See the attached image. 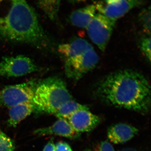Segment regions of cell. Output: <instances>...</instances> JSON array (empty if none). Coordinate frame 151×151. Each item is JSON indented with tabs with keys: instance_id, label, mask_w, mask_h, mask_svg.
Returning <instances> with one entry per match:
<instances>
[{
	"instance_id": "cell-1",
	"label": "cell",
	"mask_w": 151,
	"mask_h": 151,
	"mask_svg": "<svg viewBox=\"0 0 151 151\" xmlns=\"http://www.w3.org/2000/svg\"><path fill=\"white\" fill-rule=\"evenodd\" d=\"M94 95L103 103L142 113L148 111L151 86L142 73L123 69L106 76L97 82Z\"/></svg>"
},
{
	"instance_id": "cell-2",
	"label": "cell",
	"mask_w": 151,
	"mask_h": 151,
	"mask_svg": "<svg viewBox=\"0 0 151 151\" xmlns=\"http://www.w3.org/2000/svg\"><path fill=\"white\" fill-rule=\"evenodd\" d=\"M0 37L39 49L47 48L51 44L26 0H0Z\"/></svg>"
},
{
	"instance_id": "cell-3",
	"label": "cell",
	"mask_w": 151,
	"mask_h": 151,
	"mask_svg": "<svg viewBox=\"0 0 151 151\" xmlns=\"http://www.w3.org/2000/svg\"><path fill=\"white\" fill-rule=\"evenodd\" d=\"M72 100L62 79L54 76L37 83L32 103L39 112L54 114L64 103Z\"/></svg>"
},
{
	"instance_id": "cell-4",
	"label": "cell",
	"mask_w": 151,
	"mask_h": 151,
	"mask_svg": "<svg viewBox=\"0 0 151 151\" xmlns=\"http://www.w3.org/2000/svg\"><path fill=\"white\" fill-rule=\"evenodd\" d=\"M116 21L102 14H96L86 29L92 42L101 51H105L113 33Z\"/></svg>"
},
{
	"instance_id": "cell-5",
	"label": "cell",
	"mask_w": 151,
	"mask_h": 151,
	"mask_svg": "<svg viewBox=\"0 0 151 151\" xmlns=\"http://www.w3.org/2000/svg\"><path fill=\"white\" fill-rule=\"evenodd\" d=\"M35 80L6 86L0 91V104L10 108L25 102H32L36 86Z\"/></svg>"
},
{
	"instance_id": "cell-6",
	"label": "cell",
	"mask_w": 151,
	"mask_h": 151,
	"mask_svg": "<svg viewBox=\"0 0 151 151\" xmlns=\"http://www.w3.org/2000/svg\"><path fill=\"white\" fill-rule=\"evenodd\" d=\"M38 70L34 61L25 55L4 57L0 62V76L4 77H19Z\"/></svg>"
},
{
	"instance_id": "cell-7",
	"label": "cell",
	"mask_w": 151,
	"mask_h": 151,
	"mask_svg": "<svg viewBox=\"0 0 151 151\" xmlns=\"http://www.w3.org/2000/svg\"><path fill=\"white\" fill-rule=\"evenodd\" d=\"M99 60L98 54L90 44L84 54L72 62L64 64L65 74L71 80L78 81L94 69Z\"/></svg>"
},
{
	"instance_id": "cell-8",
	"label": "cell",
	"mask_w": 151,
	"mask_h": 151,
	"mask_svg": "<svg viewBox=\"0 0 151 151\" xmlns=\"http://www.w3.org/2000/svg\"><path fill=\"white\" fill-rule=\"evenodd\" d=\"M144 3V0H100L94 4L99 13L116 21Z\"/></svg>"
},
{
	"instance_id": "cell-9",
	"label": "cell",
	"mask_w": 151,
	"mask_h": 151,
	"mask_svg": "<svg viewBox=\"0 0 151 151\" xmlns=\"http://www.w3.org/2000/svg\"><path fill=\"white\" fill-rule=\"evenodd\" d=\"M67 121L73 129L79 134L92 131L101 122L100 117L91 113L89 109L76 111L68 117Z\"/></svg>"
},
{
	"instance_id": "cell-10",
	"label": "cell",
	"mask_w": 151,
	"mask_h": 151,
	"mask_svg": "<svg viewBox=\"0 0 151 151\" xmlns=\"http://www.w3.org/2000/svg\"><path fill=\"white\" fill-rule=\"evenodd\" d=\"M89 44L84 39L78 37L67 43L60 45L58 52L63 57L64 64L72 62L84 54Z\"/></svg>"
},
{
	"instance_id": "cell-11",
	"label": "cell",
	"mask_w": 151,
	"mask_h": 151,
	"mask_svg": "<svg viewBox=\"0 0 151 151\" xmlns=\"http://www.w3.org/2000/svg\"><path fill=\"white\" fill-rule=\"evenodd\" d=\"M34 133L40 136L53 134L73 139H77L80 134L73 129L67 120L64 119H58L50 127L37 129Z\"/></svg>"
},
{
	"instance_id": "cell-12",
	"label": "cell",
	"mask_w": 151,
	"mask_h": 151,
	"mask_svg": "<svg viewBox=\"0 0 151 151\" xmlns=\"http://www.w3.org/2000/svg\"><path fill=\"white\" fill-rule=\"evenodd\" d=\"M139 132L137 128L124 123L115 124L108 128L107 137L111 142L121 144L127 142L134 137Z\"/></svg>"
},
{
	"instance_id": "cell-13",
	"label": "cell",
	"mask_w": 151,
	"mask_h": 151,
	"mask_svg": "<svg viewBox=\"0 0 151 151\" xmlns=\"http://www.w3.org/2000/svg\"><path fill=\"white\" fill-rule=\"evenodd\" d=\"M96 11L94 4L85 6L73 11L69 16V21L74 26L86 29L96 14Z\"/></svg>"
},
{
	"instance_id": "cell-14",
	"label": "cell",
	"mask_w": 151,
	"mask_h": 151,
	"mask_svg": "<svg viewBox=\"0 0 151 151\" xmlns=\"http://www.w3.org/2000/svg\"><path fill=\"white\" fill-rule=\"evenodd\" d=\"M32 102L20 103L9 108L8 124L10 127H16L22 120L34 111Z\"/></svg>"
},
{
	"instance_id": "cell-15",
	"label": "cell",
	"mask_w": 151,
	"mask_h": 151,
	"mask_svg": "<svg viewBox=\"0 0 151 151\" xmlns=\"http://www.w3.org/2000/svg\"><path fill=\"white\" fill-rule=\"evenodd\" d=\"M39 7L53 22L58 21L60 0H37Z\"/></svg>"
},
{
	"instance_id": "cell-16",
	"label": "cell",
	"mask_w": 151,
	"mask_h": 151,
	"mask_svg": "<svg viewBox=\"0 0 151 151\" xmlns=\"http://www.w3.org/2000/svg\"><path fill=\"white\" fill-rule=\"evenodd\" d=\"M89 108L85 105H82L73 100H69L59 108L55 113L58 119L67 120L69 116L76 111L83 109H88Z\"/></svg>"
},
{
	"instance_id": "cell-17",
	"label": "cell",
	"mask_w": 151,
	"mask_h": 151,
	"mask_svg": "<svg viewBox=\"0 0 151 151\" xmlns=\"http://www.w3.org/2000/svg\"><path fill=\"white\" fill-rule=\"evenodd\" d=\"M138 19L143 29L147 34L151 33V7L143 9L138 16Z\"/></svg>"
},
{
	"instance_id": "cell-18",
	"label": "cell",
	"mask_w": 151,
	"mask_h": 151,
	"mask_svg": "<svg viewBox=\"0 0 151 151\" xmlns=\"http://www.w3.org/2000/svg\"><path fill=\"white\" fill-rule=\"evenodd\" d=\"M14 142L0 129V151H13Z\"/></svg>"
},
{
	"instance_id": "cell-19",
	"label": "cell",
	"mask_w": 151,
	"mask_h": 151,
	"mask_svg": "<svg viewBox=\"0 0 151 151\" xmlns=\"http://www.w3.org/2000/svg\"><path fill=\"white\" fill-rule=\"evenodd\" d=\"M151 37L150 36L144 38L141 40L140 47L141 51L148 61L151 60Z\"/></svg>"
},
{
	"instance_id": "cell-20",
	"label": "cell",
	"mask_w": 151,
	"mask_h": 151,
	"mask_svg": "<svg viewBox=\"0 0 151 151\" xmlns=\"http://www.w3.org/2000/svg\"><path fill=\"white\" fill-rule=\"evenodd\" d=\"M85 151H115L113 146L108 141H103L91 149H87Z\"/></svg>"
},
{
	"instance_id": "cell-21",
	"label": "cell",
	"mask_w": 151,
	"mask_h": 151,
	"mask_svg": "<svg viewBox=\"0 0 151 151\" xmlns=\"http://www.w3.org/2000/svg\"><path fill=\"white\" fill-rule=\"evenodd\" d=\"M55 151H73L70 146L65 142H60L55 145Z\"/></svg>"
},
{
	"instance_id": "cell-22",
	"label": "cell",
	"mask_w": 151,
	"mask_h": 151,
	"mask_svg": "<svg viewBox=\"0 0 151 151\" xmlns=\"http://www.w3.org/2000/svg\"><path fill=\"white\" fill-rule=\"evenodd\" d=\"M55 145L52 140L50 141L45 147L43 151H55Z\"/></svg>"
},
{
	"instance_id": "cell-23",
	"label": "cell",
	"mask_w": 151,
	"mask_h": 151,
	"mask_svg": "<svg viewBox=\"0 0 151 151\" xmlns=\"http://www.w3.org/2000/svg\"><path fill=\"white\" fill-rule=\"evenodd\" d=\"M68 2L71 4H78V3L83 2L86 0H66Z\"/></svg>"
},
{
	"instance_id": "cell-24",
	"label": "cell",
	"mask_w": 151,
	"mask_h": 151,
	"mask_svg": "<svg viewBox=\"0 0 151 151\" xmlns=\"http://www.w3.org/2000/svg\"><path fill=\"white\" fill-rule=\"evenodd\" d=\"M119 151H138L136 149L131 147H127L126 148L122 149Z\"/></svg>"
}]
</instances>
